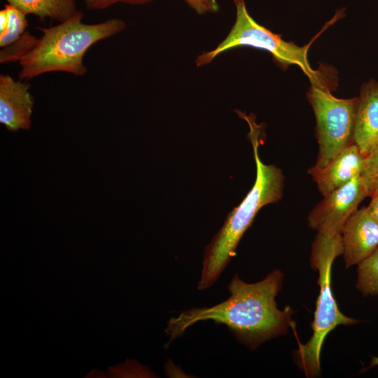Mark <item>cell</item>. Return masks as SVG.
<instances>
[{
	"label": "cell",
	"mask_w": 378,
	"mask_h": 378,
	"mask_svg": "<svg viewBox=\"0 0 378 378\" xmlns=\"http://www.w3.org/2000/svg\"><path fill=\"white\" fill-rule=\"evenodd\" d=\"M284 274L274 270L263 279L248 284L235 274L227 288L230 297L210 307L192 308L172 317L165 330L169 344L195 323L211 320L225 326L237 340L250 349L284 335L291 325L289 312L277 307L276 297Z\"/></svg>",
	"instance_id": "cell-1"
},
{
	"label": "cell",
	"mask_w": 378,
	"mask_h": 378,
	"mask_svg": "<svg viewBox=\"0 0 378 378\" xmlns=\"http://www.w3.org/2000/svg\"><path fill=\"white\" fill-rule=\"evenodd\" d=\"M251 127L250 139L256 165V176L252 188L240 204L227 215L223 225L206 246L197 289L206 290L218 279L231 258L236 255L237 245L251 225L256 214L264 206L279 202L284 188V176L273 164H265L259 157L258 132L249 117H244Z\"/></svg>",
	"instance_id": "cell-2"
},
{
	"label": "cell",
	"mask_w": 378,
	"mask_h": 378,
	"mask_svg": "<svg viewBox=\"0 0 378 378\" xmlns=\"http://www.w3.org/2000/svg\"><path fill=\"white\" fill-rule=\"evenodd\" d=\"M83 13L77 11L58 25L43 28L37 44L20 60V79H30L52 71H64L76 76L87 72L83 59L86 51L97 42L120 31L125 22L110 19L97 24L82 22Z\"/></svg>",
	"instance_id": "cell-3"
},
{
	"label": "cell",
	"mask_w": 378,
	"mask_h": 378,
	"mask_svg": "<svg viewBox=\"0 0 378 378\" xmlns=\"http://www.w3.org/2000/svg\"><path fill=\"white\" fill-rule=\"evenodd\" d=\"M343 253L342 235L317 233L312 244L311 265L318 272L320 290L312 323L313 333L307 342L300 344L298 360L309 377L320 372L321 350L327 335L340 325L351 326L360 322L342 314L338 308L331 286V270L335 259Z\"/></svg>",
	"instance_id": "cell-4"
},
{
	"label": "cell",
	"mask_w": 378,
	"mask_h": 378,
	"mask_svg": "<svg viewBox=\"0 0 378 378\" xmlns=\"http://www.w3.org/2000/svg\"><path fill=\"white\" fill-rule=\"evenodd\" d=\"M236 8L235 22L225 38L214 50L200 55L195 63L202 66L211 63L220 53L240 46H250L271 53L281 65L296 64L312 83L321 82V74L312 69L308 61V46L300 47L288 42L260 25L248 13L244 0H233Z\"/></svg>",
	"instance_id": "cell-5"
},
{
	"label": "cell",
	"mask_w": 378,
	"mask_h": 378,
	"mask_svg": "<svg viewBox=\"0 0 378 378\" xmlns=\"http://www.w3.org/2000/svg\"><path fill=\"white\" fill-rule=\"evenodd\" d=\"M307 97L316 118L318 146L316 162L312 167L320 169L354 143L358 97L337 98L322 81L312 83Z\"/></svg>",
	"instance_id": "cell-6"
},
{
	"label": "cell",
	"mask_w": 378,
	"mask_h": 378,
	"mask_svg": "<svg viewBox=\"0 0 378 378\" xmlns=\"http://www.w3.org/2000/svg\"><path fill=\"white\" fill-rule=\"evenodd\" d=\"M368 197L361 176L323 196L310 211L308 225L317 233L334 236L341 234L344 225L359 204Z\"/></svg>",
	"instance_id": "cell-7"
},
{
	"label": "cell",
	"mask_w": 378,
	"mask_h": 378,
	"mask_svg": "<svg viewBox=\"0 0 378 378\" xmlns=\"http://www.w3.org/2000/svg\"><path fill=\"white\" fill-rule=\"evenodd\" d=\"M345 266L358 265L378 248V223L366 206L356 210L342 230Z\"/></svg>",
	"instance_id": "cell-8"
},
{
	"label": "cell",
	"mask_w": 378,
	"mask_h": 378,
	"mask_svg": "<svg viewBox=\"0 0 378 378\" xmlns=\"http://www.w3.org/2000/svg\"><path fill=\"white\" fill-rule=\"evenodd\" d=\"M29 87L8 75L0 76V122L10 132L31 127L34 98Z\"/></svg>",
	"instance_id": "cell-9"
},
{
	"label": "cell",
	"mask_w": 378,
	"mask_h": 378,
	"mask_svg": "<svg viewBox=\"0 0 378 378\" xmlns=\"http://www.w3.org/2000/svg\"><path fill=\"white\" fill-rule=\"evenodd\" d=\"M365 157L353 143L339 153L324 167L316 169L311 167L308 173L316 183L318 191L325 196L360 176Z\"/></svg>",
	"instance_id": "cell-10"
},
{
	"label": "cell",
	"mask_w": 378,
	"mask_h": 378,
	"mask_svg": "<svg viewBox=\"0 0 378 378\" xmlns=\"http://www.w3.org/2000/svg\"><path fill=\"white\" fill-rule=\"evenodd\" d=\"M353 141L365 156L378 146V82L374 80L360 88Z\"/></svg>",
	"instance_id": "cell-11"
},
{
	"label": "cell",
	"mask_w": 378,
	"mask_h": 378,
	"mask_svg": "<svg viewBox=\"0 0 378 378\" xmlns=\"http://www.w3.org/2000/svg\"><path fill=\"white\" fill-rule=\"evenodd\" d=\"M25 15L32 14L41 19L49 18L64 22L78 10L75 0H5Z\"/></svg>",
	"instance_id": "cell-12"
},
{
	"label": "cell",
	"mask_w": 378,
	"mask_h": 378,
	"mask_svg": "<svg viewBox=\"0 0 378 378\" xmlns=\"http://www.w3.org/2000/svg\"><path fill=\"white\" fill-rule=\"evenodd\" d=\"M356 287L365 297L378 296V248L358 265Z\"/></svg>",
	"instance_id": "cell-13"
},
{
	"label": "cell",
	"mask_w": 378,
	"mask_h": 378,
	"mask_svg": "<svg viewBox=\"0 0 378 378\" xmlns=\"http://www.w3.org/2000/svg\"><path fill=\"white\" fill-rule=\"evenodd\" d=\"M38 38L25 31L17 41L4 47L0 52L1 63L20 61L37 44Z\"/></svg>",
	"instance_id": "cell-14"
},
{
	"label": "cell",
	"mask_w": 378,
	"mask_h": 378,
	"mask_svg": "<svg viewBox=\"0 0 378 378\" xmlns=\"http://www.w3.org/2000/svg\"><path fill=\"white\" fill-rule=\"evenodd\" d=\"M5 8L8 13V25L6 32L0 36V46L3 48L17 41L27 27L24 13L10 4L6 5Z\"/></svg>",
	"instance_id": "cell-15"
},
{
	"label": "cell",
	"mask_w": 378,
	"mask_h": 378,
	"mask_svg": "<svg viewBox=\"0 0 378 378\" xmlns=\"http://www.w3.org/2000/svg\"><path fill=\"white\" fill-rule=\"evenodd\" d=\"M368 197L378 193V146L366 157L365 165L361 173Z\"/></svg>",
	"instance_id": "cell-16"
},
{
	"label": "cell",
	"mask_w": 378,
	"mask_h": 378,
	"mask_svg": "<svg viewBox=\"0 0 378 378\" xmlns=\"http://www.w3.org/2000/svg\"><path fill=\"white\" fill-rule=\"evenodd\" d=\"M197 14L216 13L219 10L218 0H183Z\"/></svg>",
	"instance_id": "cell-17"
},
{
	"label": "cell",
	"mask_w": 378,
	"mask_h": 378,
	"mask_svg": "<svg viewBox=\"0 0 378 378\" xmlns=\"http://www.w3.org/2000/svg\"><path fill=\"white\" fill-rule=\"evenodd\" d=\"M89 9H104L117 3L115 0H85Z\"/></svg>",
	"instance_id": "cell-18"
},
{
	"label": "cell",
	"mask_w": 378,
	"mask_h": 378,
	"mask_svg": "<svg viewBox=\"0 0 378 378\" xmlns=\"http://www.w3.org/2000/svg\"><path fill=\"white\" fill-rule=\"evenodd\" d=\"M371 200L366 206L372 218L378 223V193L370 197Z\"/></svg>",
	"instance_id": "cell-19"
},
{
	"label": "cell",
	"mask_w": 378,
	"mask_h": 378,
	"mask_svg": "<svg viewBox=\"0 0 378 378\" xmlns=\"http://www.w3.org/2000/svg\"><path fill=\"white\" fill-rule=\"evenodd\" d=\"M8 17L6 8L0 11V36H3L8 29Z\"/></svg>",
	"instance_id": "cell-20"
},
{
	"label": "cell",
	"mask_w": 378,
	"mask_h": 378,
	"mask_svg": "<svg viewBox=\"0 0 378 378\" xmlns=\"http://www.w3.org/2000/svg\"><path fill=\"white\" fill-rule=\"evenodd\" d=\"M116 2H122L130 4H144L153 0H115Z\"/></svg>",
	"instance_id": "cell-21"
},
{
	"label": "cell",
	"mask_w": 378,
	"mask_h": 378,
	"mask_svg": "<svg viewBox=\"0 0 378 378\" xmlns=\"http://www.w3.org/2000/svg\"><path fill=\"white\" fill-rule=\"evenodd\" d=\"M377 365H378V357L372 356L371 358L369 367L368 368H371Z\"/></svg>",
	"instance_id": "cell-22"
}]
</instances>
